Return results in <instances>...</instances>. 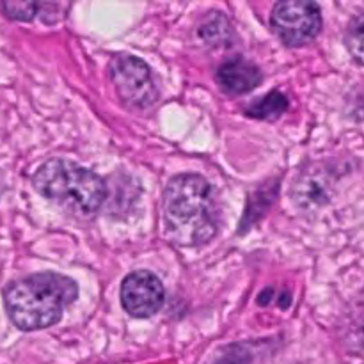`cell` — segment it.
<instances>
[{"mask_svg": "<svg viewBox=\"0 0 364 364\" xmlns=\"http://www.w3.org/2000/svg\"><path fill=\"white\" fill-rule=\"evenodd\" d=\"M32 183L43 198L84 219L98 212L107 196V187L98 174L64 159L43 164L36 171Z\"/></svg>", "mask_w": 364, "mask_h": 364, "instance_id": "cell-3", "label": "cell"}, {"mask_svg": "<svg viewBox=\"0 0 364 364\" xmlns=\"http://www.w3.org/2000/svg\"><path fill=\"white\" fill-rule=\"evenodd\" d=\"M327 183L326 174L318 173L316 169L304 171L301 176L295 180L294 185V199L302 208H315L327 201Z\"/></svg>", "mask_w": 364, "mask_h": 364, "instance_id": "cell-8", "label": "cell"}, {"mask_svg": "<svg viewBox=\"0 0 364 364\" xmlns=\"http://www.w3.org/2000/svg\"><path fill=\"white\" fill-rule=\"evenodd\" d=\"M77 295L73 279L55 272H41L9 284L4 291V302L18 329L39 331L55 326Z\"/></svg>", "mask_w": 364, "mask_h": 364, "instance_id": "cell-2", "label": "cell"}, {"mask_svg": "<svg viewBox=\"0 0 364 364\" xmlns=\"http://www.w3.org/2000/svg\"><path fill=\"white\" fill-rule=\"evenodd\" d=\"M110 78L124 105L144 110L155 105L159 89L153 80L151 70L144 60L134 55H117L110 63Z\"/></svg>", "mask_w": 364, "mask_h": 364, "instance_id": "cell-4", "label": "cell"}, {"mask_svg": "<svg viewBox=\"0 0 364 364\" xmlns=\"http://www.w3.org/2000/svg\"><path fill=\"white\" fill-rule=\"evenodd\" d=\"M215 364H251V354L244 347L226 348L224 355L217 359Z\"/></svg>", "mask_w": 364, "mask_h": 364, "instance_id": "cell-13", "label": "cell"}, {"mask_svg": "<svg viewBox=\"0 0 364 364\" xmlns=\"http://www.w3.org/2000/svg\"><path fill=\"white\" fill-rule=\"evenodd\" d=\"M199 34L208 45H223L220 41L228 39V34H230V23L220 13H213L210 14L206 23L201 25Z\"/></svg>", "mask_w": 364, "mask_h": 364, "instance_id": "cell-11", "label": "cell"}, {"mask_svg": "<svg viewBox=\"0 0 364 364\" xmlns=\"http://www.w3.org/2000/svg\"><path fill=\"white\" fill-rule=\"evenodd\" d=\"M219 205L212 185L199 174H178L164 191V224L174 244L194 247L219 230Z\"/></svg>", "mask_w": 364, "mask_h": 364, "instance_id": "cell-1", "label": "cell"}, {"mask_svg": "<svg viewBox=\"0 0 364 364\" xmlns=\"http://www.w3.org/2000/svg\"><path fill=\"white\" fill-rule=\"evenodd\" d=\"M288 110V98L284 95H281L279 91H272L270 95L263 96L262 100H258L256 103L249 105L245 109V114L249 117H255V119H263V121H274L277 117L283 116Z\"/></svg>", "mask_w": 364, "mask_h": 364, "instance_id": "cell-9", "label": "cell"}, {"mask_svg": "<svg viewBox=\"0 0 364 364\" xmlns=\"http://www.w3.org/2000/svg\"><path fill=\"white\" fill-rule=\"evenodd\" d=\"M345 46L358 64L364 66V13L355 16L345 32Z\"/></svg>", "mask_w": 364, "mask_h": 364, "instance_id": "cell-10", "label": "cell"}, {"mask_svg": "<svg viewBox=\"0 0 364 364\" xmlns=\"http://www.w3.org/2000/svg\"><path fill=\"white\" fill-rule=\"evenodd\" d=\"M0 9L11 20L18 21H31L38 14L39 4L36 2H2Z\"/></svg>", "mask_w": 364, "mask_h": 364, "instance_id": "cell-12", "label": "cell"}, {"mask_svg": "<svg viewBox=\"0 0 364 364\" xmlns=\"http://www.w3.org/2000/svg\"><path fill=\"white\" fill-rule=\"evenodd\" d=\"M166 301V291L159 277L146 270L132 272L121 287V304L134 318L156 315Z\"/></svg>", "mask_w": 364, "mask_h": 364, "instance_id": "cell-6", "label": "cell"}, {"mask_svg": "<svg viewBox=\"0 0 364 364\" xmlns=\"http://www.w3.org/2000/svg\"><path fill=\"white\" fill-rule=\"evenodd\" d=\"M263 75L256 64L244 57H235L220 64L217 70V82L226 95L238 96L258 87Z\"/></svg>", "mask_w": 364, "mask_h": 364, "instance_id": "cell-7", "label": "cell"}, {"mask_svg": "<svg viewBox=\"0 0 364 364\" xmlns=\"http://www.w3.org/2000/svg\"><path fill=\"white\" fill-rule=\"evenodd\" d=\"M270 25L284 45L302 46L322 31V13L315 2L284 0L274 6Z\"/></svg>", "mask_w": 364, "mask_h": 364, "instance_id": "cell-5", "label": "cell"}]
</instances>
